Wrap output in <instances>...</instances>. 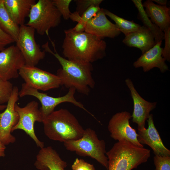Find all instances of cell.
I'll return each instance as SVG.
<instances>
[{
    "label": "cell",
    "mask_w": 170,
    "mask_h": 170,
    "mask_svg": "<svg viewBox=\"0 0 170 170\" xmlns=\"http://www.w3.org/2000/svg\"><path fill=\"white\" fill-rule=\"evenodd\" d=\"M54 52L49 48L47 42L42 46L44 51L53 54L58 60L61 68L56 75L60 78L61 85L66 88H75L78 92L88 95L95 82L92 76L93 66L91 63H82L67 60L57 52L54 42H51Z\"/></svg>",
    "instance_id": "7a4b0ae2"
},
{
    "label": "cell",
    "mask_w": 170,
    "mask_h": 170,
    "mask_svg": "<svg viewBox=\"0 0 170 170\" xmlns=\"http://www.w3.org/2000/svg\"><path fill=\"white\" fill-rule=\"evenodd\" d=\"M151 1L156 2L158 5L160 6H166L167 3V0H152Z\"/></svg>",
    "instance_id": "d590c367"
},
{
    "label": "cell",
    "mask_w": 170,
    "mask_h": 170,
    "mask_svg": "<svg viewBox=\"0 0 170 170\" xmlns=\"http://www.w3.org/2000/svg\"><path fill=\"white\" fill-rule=\"evenodd\" d=\"M5 7L14 22L20 26L24 24L35 0H3Z\"/></svg>",
    "instance_id": "44dd1931"
},
{
    "label": "cell",
    "mask_w": 170,
    "mask_h": 170,
    "mask_svg": "<svg viewBox=\"0 0 170 170\" xmlns=\"http://www.w3.org/2000/svg\"><path fill=\"white\" fill-rule=\"evenodd\" d=\"M15 42L13 38L3 31L0 27V51L8 45Z\"/></svg>",
    "instance_id": "1f68e13d"
},
{
    "label": "cell",
    "mask_w": 170,
    "mask_h": 170,
    "mask_svg": "<svg viewBox=\"0 0 170 170\" xmlns=\"http://www.w3.org/2000/svg\"><path fill=\"white\" fill-rule=\"evenodd\" d=\"M45 135L50 139L63 143L81 138L85 130L68 110L54 111L42 122Z\"/></svg>",
    "instance_id": "3957f363"
},
{
    "label": "cell",
    "mask_w": 170,
    "mask_h": 170,
    "mask_svg": "<svg viewBox=\"0 0 170 170\" xmlns=\"http://www.w3.org/2000/svg\"><path fill=\"white\" fill-rule=\"evenodd\" d=\"M6 105L0 104V110H5L6 107Z\"/></svg>",
    "instance_id": "8d00e7d4"
},
{
    "label": "cell",
    "mask_w": 170,
    "mask_h": 170,
    "mask_svg": "<svg viewBox=\"0 0 170 170\" xmlns=\"http://www.w3.org/2000/svg\"><path fill=\"white\" fill-rule=\"evenodd\" d=\"M15 109L19 116L18 122L12 129V132L17 129L24 131L35 141L37 146L41 149L44 147V143L38 139L36 136L34 125L35 122H42L43 118L38 108V103L32 101L21 107L16 103Z\"/></svg>",
    "instance_id": "9c48e42d"
},
{
    "label": "cell",
    "mask_w": 170,
    "mask_h": 170,
    "mask_svg": "<svg viewBox=\"0 0 170 170\" xmlns=\"http://www.w3.org/2000/svg\"><path fill=\"white\" fill-rule=\"evenodd\" d=\"M99 6L93 5L87 9L81 15L80 22L85 26L86 24L100 10Z\"/></svg>",
    "instance_id": "f1b7e54d"
},
{
    "label": "cell",
    "mask_w": 170,
    "mask_h": 170,
    "mask_svg": "<svg viewBox=\"0 0 170 170\" xmlns=\"http://www.w3.org/2000/svg\"><path fill=\"white\" fill-rule=\"evenodd\" d=\"M81 18V15L77 11H75L73 13H71L69 19H71L73 21L79 22Z\"/></svg>",
    "instance_id": "836d02e7"
},
{
    "label": "cell",
    "mask_w": 170,
    "mask_h": 170,
    "mask_svg": "<svg viewBox=\"0 0 170 170\" xmlns=\"http://www.w3.org/2000/svg\"><path fill=\"white\" fill-rule=\"evenodd\" d=\"M76 91L75 88H69L68 93L65 95L61 97H53L48 95L47 94L40 92L37 89L24 83L21 85V88L19 91V96L22 97L26 95H31L37 98L41 104L40 110L43 119L54 111L57 106L64 102L71 103L94 116L85 109L82 104L75 98L74 95Z\"/></svg>",
    "instance_id": "52a82bcc"
},
{
    "label": "cell",
    "mask_w": 170,
    "mask_h": 170,
    "mask_svg": "<svg viewBox=\"0 0 170 170\" xmlns=\"http://www.w3.org/2000/svg\"><path fill=\"white\" fill-rule=\"evenodd\" d=\"M122 42L130 47L139 48L143 54L154 47L156 43L150 30L144 26L125 36Z\"/></svg>",
    "instance_id": "d6986e66"
},
{
    "label": "cell",
    "mask_w": 170,
    "mask_h": 170,
    "mask_svg": "<svg viewBox=\"0 0 170 170\" xmlns=\"http://www.w3.org/2000/svg\"><path fill=\"white\" fill-rule=\"evenodd\" d=\"M34 165L39 170H65L67 166L66 162L50 146L41 149Z\"/></svg>",
    "instance_id": "ac0fdd59"
},
{
    "label": "cell",
    "mask_w": 170,
    "mask_h": 170,
    "mask_svg": "<svg viewBox=\"0 0 170 170\" xmlns=\"http://www.w3.org/2000/svg\"><path fill=\"white\" fill-rule=\"evenodd\" d=\"M162 41H160L152 48L142 55L133 63L135 68L142 67L144 72L150 71L154 68H159L162 73L169 70L168 65L162 57L161 47Z\"/></svg>",
    "instance_id": "e0dca14e"
},
{
    "label": "cell",
    "mask_w": 170,
    "mask_h": 170,
    "mask_svg": "<svg viewBox=\"0 0 170 170\" xmlns=\"http://www.w3.org/2000/svg\"><path fill=\"white\" fill-rule=\"evenodd\" d=\"M19 75L26 83L38 90L47 91L61 85L60 79L56 75L36 66L25 65L20 70Z\"/></svg>",
    "instance_id": "30bf717a"
},
{
    "label": "cell",
    "mask_w": 170,
    "mask_h": 170,
    "mask_svg": "<svg viewBox=\"0 0 170 170\" xmlns=\"http://www.w3.org/2000/svg\"><path fill=\"white\" fill-rule=\"evenodd\" d=\"M138 11V18L140 20L144 26L149 29L153 35L156 43L164 39V33L160 28L152 23L145 12L141 0H132Z\"/></svg>",
    "instance_id": "7402d4cb"
},
{
    "label": "cell",
    "mask_w": 170,
    "mask_h": 170,
    "mask_svg": "<svg viewBox=\"0 0 170 170\" xmlns=\"http://www.w3.org/2000/svg\"><path fill=\"white\" fill-rule=\"evenodd\" d=\"M132 118L130 113L127 111L117 113L110 120L108 129L110 137L115 140H126L140 147H144L139 141L138 134L129 123Z\"/></svg>",
    "instance_id": "8fae6325"
},
{
    "label": "cell",
    "mask_w": 170,
    "mask_h": 170,
    "mask_svg": "<svg viewBox=\"0 0 170 170\" xmlns=\"http://www.w3.org/2000/svg\"><path fill=\"white\" fill-rule=\"evenodd\" d=\"M72 170H95L92 164L84 160L76 158L71 166Z\"/></svg>",
    "instance_id": "4dcf8cb0"
},
{
    "label": "cell",
    "mask_w": 170,
    "mask_h": 170,
    "mask_svg": "<svg viewBox=\"0 0 170 170\" xmlns=\"http://www.w3.org/2000/svg\"><path fill=\"white\" fill-rule=\"evenodd\" d=\"M145 13L150 20L163 32L170 27V9L166 6L156 4L151 0L143 3Z\"/></svg>",
    "instance_id": "ffe728a7"
},
{
    "label": "cell",
    "mask_w": 170,
    "mask_h": 170,
    "mask_svg": "<svg viewBox=\"0 0 170 170\" xmlns=\"http://www.w3.org/2000/svg\"><path fill=\"white\" fill-rule=\"evenodd\" d=\"M85 31L103 39L114 38L121 33L115 24L107 18L103 8L86 24Z\"/></svg>",
    "instance_id": "2e32d148"
},
{
    "label": "cell",
    "mask_w": 170,
    "mask_h": 170,
    "mask_svg": "<svg viewBox=\"0 0 170 170\" xmlns=\"http://www.w3.org/2000/svg\"><path fill=\"white\" fill-rule=\"evenodd\" d=\"M0 27L10 35L16 42L18 39L20 26L15 23L10 17L4 5L3 0H0Z\"/></svg>",
    "instance_id": "603a6c76"
},
{
    "label": "cell",
    "mask_w": 170,
    "mask_h": 170,
    "mask_svg": "<svg viewBox=\"0 0 170 170\" xmlns=\"http://www.w3.org/2000/svg\"><path fill=\"white\" fill-rule=\"evenodd\" d=\"M106 155L108 170H132L146 162L150 156V151L123 140L115 143Z\"/></svg>",
    "instance_id": "277c9868"
},
{
    "label": "cell",
    "mask_w": 170,
    "mask_h": 170,
    "mask_svg": "<svg viewBox=\"0 0 170 170\" xmlns=\"http://www.w3.org/2000/svg\"><path fill=\"white\" fill-rule=\"evenodd\" d=\"M19 90L13 87L10 97L4 111L0 113V142L4 145L13 143L15 138L11 134L12 128L19 120V116L15 109V105L19 99Z\"/></svg>",
    "instance_id": "7c38bea8"
},
{
    "label": "cell",
    "mask_w": 170,
    "mask_h": 170,
    "mask_svg": "<svg viewBox=\"0 0 170 170\" xmlns=\"http://www.w3.org/2000/svg\"><path fill=\"white\" fill-rule=\"evenodd\" d=\"M147 128H138V139L142 144H146L152 150L155 155L170 156V150L164 145L155 127L153 116L150 114L146 120Z\"/></svg>",
    "instance_id": "5bb4252c"
},
{
    "label": "cell",
    "mask_w": 170,
    "mask_h": 170,
    "mask_svg": "<svg viewBox=\"0 0 170 170\" xmlns=\"http://www.w3.org/2000/svg\"><path fill=\"white\" fill-rule=\"evenodd\" d=\"M153 161L155 170H170V156L155 155Z\"/></svg>",
    "instance_id": "4316f807"
},
{
    "label": "cell",
    "mask_w": 170,
    "mask_h": 170,
    "mask_svg": "<svg viewBox=\"0 0 170 170\" xmlns=\"http://www.w3.org/2000/svg\"><path fill=\"white\" fill-rule=\"evenodd\" d=\"M26 25L31 27L39 35L48 37L50 30L58 26L62 16L52 0H39L32 6Z\"/></svg>",
    "instance_id": "5b68a950"
},
{
    "label": "cell",
    "mask_w": 170,
    "mask_h": 170,
    "mask_svg": "<svg viewBox=\"0 0 170 170\" xmlns=\"http://www.w3.org/2000/svg\"><path fill=\"white\" fill-rule=\"evenodd\" d=\"M53 3L64 19L67 20L71 14L69 9L71 0H52Z\"/></svg>",
    "instance_id": "484cf974"
},
{
    "label": "cell",
    "mask_w": 170,
    "mask_h": 170,
    "mask_svg": "<svg viewBox=\"0 0 170 170\" xmlns=\"http://www.w3.org/2000/svg\"><path fill=\"white\" fill-rule=\"evenodd\" d=\"M72 29L76 32H83L85 31V25L80 22H78L76 26Z\"/></svg>",
    "instance_id": "d6a6232c"
},
{
    "label": "cell",
    "mask_w": 170,
    "mask_h": 170,
    "mask_svg": "<svg viewBox=\"0 0 170 170\" xmlns=\"http://www.w3.org/2000/svg\"><path fill=\"white\" fill-rule=\"evenodd\" d=\"M64 32L62 48L64 58L92 63L106 56V43L103 39L85 31L76 32L72 28Z\"/></svg>",
    "instance_id": "6da1fadb"
},
{
    "label": "cell",
    "mask_w": 170,
    "mask_h": 170,
    "mask_svg": "<svg viewBox=\"0 0 170 170\" xmlns=\"http://www.w3.org/2000/svg\"><path fill=\"white\" fill-rule=\"evenodd\" d=\"M125 82L130 91L133 101V109L131 115L132 122L137 124L138 128H145V121L150 112L156 107L157 103L149 102L143 99L138 93L130 79H126Z\"/></svg>",
    "instance_id": "9a60e30c"
},
{
    "label": "cell",
    "mask_w": 170,
    "mask_h": 170,
    "mask_svg": "<svg viewBox=\"0 0 170 170\" xmlns=\"http://www.w3.org/2000/svg\"><path fill=\"white\" fill-rule=\"evenodd\" d=\"M104 10L106 15L115 22L119 30L125 36L138 30L141 26L133 21L128 20L120 17L106 9L104 8Z\"/></svg>",
    "instance_id": "cb8c5ba5"
},
{
    "label": "cell",
    "mask_w": 170,
    "mask_h": 170,
    "mask_svg": "<svg viewBox=\"0 0 170 170\" xmlns=\"http://www.w3.org/2000/svg\"><path fill=\"white\" fill-rule=\"evenodd\" d=\"M35 31L32 28L23 25L20 26L16 46L24 58L25 65L35 66L45 57V52L42 51L35 41Z\"/></svg>",
    "instance_id": "ba28073f"
},
{
    "label": "cell",
    "mask_w": 170,
    "mask_h": 170,
    "mask_svg": "<svg viewBox=\"0 0 170 170\" xmlns=\"http://www.w3.org/2000/svg\"><path fill=\"white\" fill-rule=\"evenodd\" d=\"M5 145L0 142V158L5 156Z\"/></svg>",
    "instance_id": "e575fe53"
},
{
    "label": "cell",
    "mask_w": 170,
    "mask_h": 170,
    "mask_svg": "<svg viewBox=\"0 0 170 170\" xmlns=\"http://www.w3.org/2000/svg\"><path fill=\"white\" fill-rule=\"evenodd\" d=\"M76 5V11L80 15L88 8L93 5L99 6L103 1L102 0H76L75 1Z\"/></svg>",
    "instance_id": "83f0119b"
},
{
    "label": "cell",
    "mask_w": 170,
    "mask_h": 170,
    "mask_svg": "<svg viewBox=\"0 0 170 170\" xmlns=\"http://www.w3.org/2000/svg\"><path fill=\"white\" fill-rule=\"evenodd\" d=\"M165 40L164 47L163 48L162 56L166 60L170 61V27L165 29L163 31Z\"/></svg>",
    "instance_id": "f546056e"
},
{
    "label": "cell",
    "mask_w": 170,
    "mask_h": 170,
    "mask_svg": "<svg viewBox=\"0 0 170 170\" xmlns=\"http://www.w3.org/2000/svg\"><path fill=\"white\" fill-rule=\"evenodd\" d=\"M25 65L24 58L16 45L0 51V78L5 80L18 78L20 70Z\"/></svg>",
    "instance_id": "4fadbf2b"
},
{
    "label": "cell",
    "mask_w": 170,
    "mask_h": 170,
    "mask_svg": "<svg viewBox=\"0 0 170 170\" xmlns=\"http://www.w3.org/2000/svg\"><path fill=\"white\" fill-rule=\"evenodd\" d=\"M13 87L9 81L0 78V104L7 103L12 93Z\"/></svg>",
    "instance_id": "d4e9b609"
},
{
    "label": "cell",
    "mask_w": 170,
    "mask_h": 170,
    "mask_svg": "<svg viewBox=\"0 0 170 170\" xmlns=\"http://www.w3.org/2000/svg\"><path fill=\"white\" fill-rule=\"evenodd\" d=\"M64 144L67 150L75 152L81 156L91 157L107 169L105 142L99 139L95 131L91 128L85 129L80 139L65 142Z\"/></svg>",
    "instance_id": "8992f818"
}]
</instances>
